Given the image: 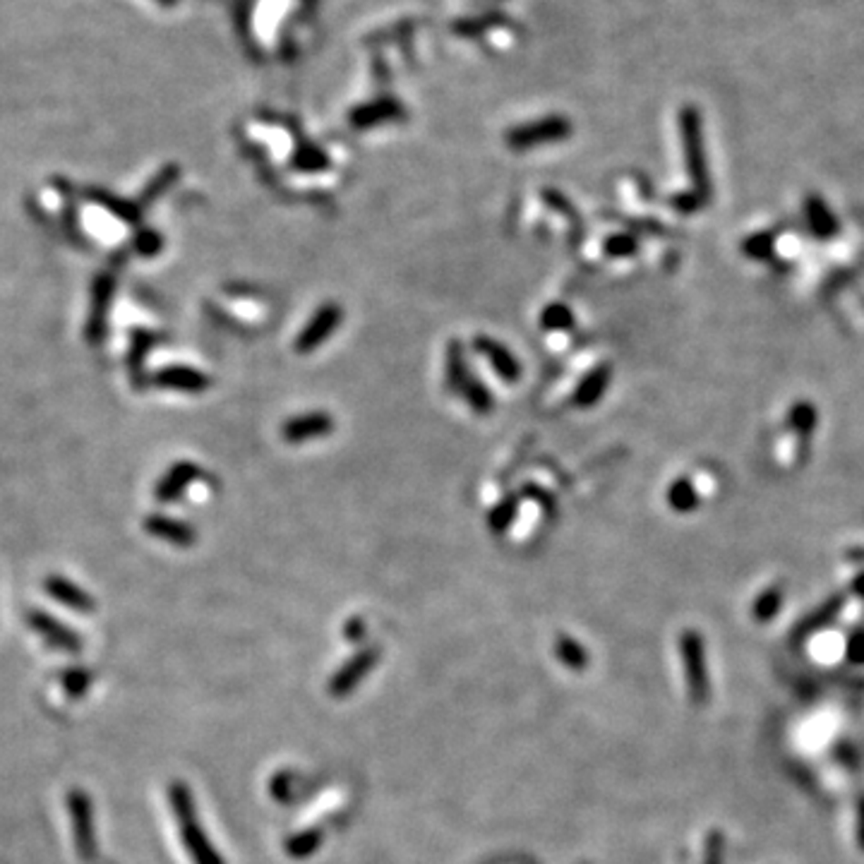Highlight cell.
<instances>
[{
	"label": "cell",
	"instance_id": "8992f818",
	"mask_svg": "<svg viewBox=\"0 0 864 864\" xmlns=\"http://www.w3.org/2000/svg\"><path fill=\"white\" fill-rule=\"evenodd\" d=\"M569 135V123L564 118H545L538 123H528V126L514 127L509 132V147L512 149H531V147L548 145V142H557Z\"/></svg>",
	"mask_w": 864,
	"mask_h": 864
},
{
	"label": "cell",
	"instance_id": "7402d4cb",
	"mask_svg": "<svg viewBox=\"0 0 864 864\" xmlns=\"http://www.w3.org/2000/svg\"><path fill=\"white\" fill-rule=\"evenodd\" d=\"M60 682L66 686V692L70 699H82L86 692H89V686L94 682V675L86 670V667H67L60 675Z\"/></svg>",
	"mask_w": 864,
	"mask_h": 864
},
{
	"label": "cell",
	"instance_id": "f1b7e54d",
	"mask_svg": "<svg viewBox=\"0 0 864 864\" xmlns=\"http://www.w3.org/2000/svg\"><path fill=\"white\" fill-rule=\"evenodd\" d=\"M137 248H139V252H145V255H157L158 248H161V238H158L154 231L139 233Z\"/></svg>",
	"mask_w": 864,
	"mask_h": 864
},
{
	"label": "cell",
	"instance_id": "30bf717a",
	"mask_svg": "<svg viewBox=\"0 0 864 864\" xmlns=\"http://www.w3.org/2000/svg\"><path fill=\"white\" fill-rule=\"evenodd\" d=\"M44 588H46V594L51 595L53 601L63 603V605L70 607V610H77V613H94V607H97L94 598L86 594L85 588H79L77 584L63 579L58 574L48 576L44 581Z\"/></svg>",
	"mask_w": 864,
	"mask_h": 864
},
{
	"label": "cell",
	"instance_id": "4fadbf2b",
	"mask_svg": "<svg viewBox=\"0 0 864 864\" xmlns=\"http://www.w3.org/2000/svg\"><path fill=\"white\" fill-rule=\"evenodd\" d=\"M199 475V469L195 463L190 462H180L176 463L168 473L161 478V483L157 485V497L158 502H176L180 495H183L188 485H190L195 478Z\"/></svg>",
	"mask_w": 864,
	"mask_h": 864
},
{
	"label": "cell",
	"instance_id": "2e32d148",
	"mask_svg": "<svg viewBox=\"0 0 864 864\" xmlns=\"http://www.w3.org/2000/svg\"><path fill=\"white\" fill-rule=\"evenodd\" d=\"M473 380L471 375L469 363H466V353L459 341H452L447 349V384L454 394L462 396L463 387Z\"/></svg>",
	"mask_w": 864,
	"mask_h": 864
},
{
	"label": "cell",
	"instance_id": "83f0119b",
	"mask_svg": "<svg viewBox=\"0 0 864 864\" xmlns=\"http://www.w3.org/2000/svg\"><path fill=\"white\" fill-rule=\"evenodd\" d=\"M778 603H780V594H778V591H766V594L761 595V601L757 603V615H759L761 620H766V617H771V615L776 613V607H778Z\"/></svg>",
	"mask_w": 864,
	"mask_h": 864
},
{
	"label": "cell",
	"instance_id": "603a6c76",
	"mask_svg": "<svg viewBox=\"0 0 864 864\" xmlns=\"http://www.w3.org/2000/svg\"><path fill=\"white\" fill-rule=\"evenodd\" d=\"M541 324L543 330L548 331H567L574 327V312L569 310L564 303H550L541 312Z\"/></svg>",
	"mask_w": 864,
	"mask_h": 864
},
{
	"label": "cell",
	"instance_id": "52a82bcc",
	"mask_svg": "<svg viewBox=\"0 0 864 864\" xmlns=\"http://www.w3.org/2000/svg\"><path fill=\"white\" fill-rule=\"evenodd\" d=\"M380 660V654H377L375 646L363 648V651H358L349 663H343L339 667V673L331 677L330 682V694L331 696H346L356 689L361 682L368 677V673L375 667V663Z\"/></svg>",
	"mask_w": 864,
	"mask_h": 864
},
{
	"label": "cell",
	"instance_id": "d4e9b609",
	"mask_svg": "<svg viewBox=\"0 0 864 864\" xmlns=\"http://www.w3.org/2000/svg\"><path fill=\"white\" fill-rule=\"evenodd\" d=\"M516 507H519V504H516L514 497H504V500H502L500 504L490 512V528H493L495 534L507 531L509 523L514 522Z\"/></svg>",
	"mask_w": 864,
	"mask_h": 864
},
{
	"label": "cell",
	"instance_id": "484cf974",
	"mask_svg": "<svg viewBox=\"0 0 864 864\" xmlns=\"http://www.w3.org/2000/svg\"><path fill=\"white\" fill-rule=\"evenodd\" d=\"M773 243H776L773 233H757L749 240H745V252L754 259H766L773 255Z\"/></svg>",
	"mask_w": 864,
	"mask_h": 864
},
{
	"label": "cell",
	"instance_id": "ffe728a7",
	"mask_svg": "<svg viewBox=\"0 0 864 864\" xmlns=\"http://www.w3.org/2000/svg\"><path fill=\"white\" fill-rule=\"evenodd\" d=\"M667 504L675 509V512H692L696 504H699V495H696V490L686 478H680V481H675L670 488H667Z\"/></svg>",
	"mask_w": 864,
	"mask_h": 864
},
{
	"label": "cell",
	"instance_id": "5bb4252c",
	"mask_svg": "<svg viewBox=\"0 0 864 864\" xmlns=\"http://www.w3.org/2000/svg\"><path fill=\"white\" fill-rule=\"evenodd\" d=\"M610 377H613V370L610 365H598L588 372L584 380L579 382L574 391V403L579 409H591L595 403L601 402L603 394L607 391V384H610Z\"/></svg>",
	"mask_w": 864,
	"mask_h": 864
},
{
	"label": "cell",
	"instance_id": "f546056e",
	"mask_svg": "<svg viewBox=\"0 0 864 864\" xmlns=\"http://www.w3.org/2000/svg\"><path fill=\"white\" fill-rule=\"evenodd\" d=\"M673 205L677 207V209L680 211H685V214H689V211H694V209H699L701 207V198L699 195H696V192H685V195H677V198H673Z\"/></svg>",
	"mask_w": 864,
	"mask_h": 864
},
{
	"label": "cell",
	"instance_id": "8fae6325",
	"mask_svg": "<svg viewBox=\"0 0 864 864\" xmlns=\"http://www.w3.org/2000/svg\"><path fill=\"white\" fill-rule=\"evenodd\" d=\"M154 382H157V387H161V390H176L185 391V394H199V391H205L207 387H209L207 375H202V372L195 368H183V365L164 368L161 372H157Z\"/></svg>",
	"mask_w": 864,
	"mask_h": 864
},
{
	"label": "cell",
	"instance_id": "5b68a950",
	"mask_svg": "<svg viewBox=\"0 0 864 864\" xmlns=\"http://www.w3.org/2000/svg\"><path fill=\"white\" fill-rule=\"evenodd\" d=\"M26 622H29V627H32L34 632L39 634L41 639L46 641L48 646L58 648V651H66V654H79L82 646H85L77 632H73L67 625H63V622H58L56 617H51L46 610H29Z\"/></svg>",
	"mask_w": 864,
	"mask_h": 864
},
{
	"label": "cell",
	"instance_id": "44dd1931",
	"mask_svg": "<svg viewBox=\"0 0 864 864\" xmlns=\"http://www.w3.org/2000/svg\"><path fill=\"white\" fill-rule=\"evenodd\" d=\"M554 656H557L564 666L572 667V670H581V667H586L588 663L586 648L581 646L579 641L569 639V636H560V639H557V644H554Z\"/></svg>",
	"mask_w": 864,
	"mask_h": 864
},
{
	"label": "cell",
	"instance_id": "ac0fdd59",
	"mask_svg": "<svg viewBox=\"0 0 864 864\" xmlns=\"http://www.w3.org/2000/svg\"><path fill=\"white\" fill-rule=\"evenodd\" d=\"M322 845V831L320 828H305V831L296 833L293 839L286 840V852L293 859H305L315 855Z\"/></svg>",
	"mask_w": 864,
	"mask_h": 864
},
{
	"label": "cell",
	"instance_id": "4316f807",
	"mask_svg": "<svg viewBox=\"0 0 864 864\" xmlns=\"http://www.w3.org/2000/svg\"><path fill=\"white\" fill-rule=\"evenodd\" d=\"M636 252V240L632 236H613L605 240V255L610 258H627V255H634Z\"/></svg>",
	"mask_w": 864,
	"mask_h": 864
},
{
	"label": "cell",
	"instance_id": "d6986e66",
	"mask_svg": "<svg viewBox=\"0 0 864 864\" xmlns=\"http://www.w3.org/2000/svg\"><path fill=\"white\" fill-rule=\"evenodd\" d=\"M790 428L795 430L802 440V444H807L805 440H809L817 428V409H814L809 402H799L792 406L790 411Z\"/></svg>",
	"mask_w": 864,
	"mask_h": 864
},
{
	"label": "cell",
	"instance_id": "277c9868",
	"mask_svg": "<svg viewBox=\"0 0 864 864\" xmlns=\"http://www.w3.org/2000/svg\"><path fill=\"white\" fill-rule=\"evenodd\" d=\"M341 308L337 303H324L317 308L315 315L308 320V324L303 327V331L298 334L296 339V351L298 353H312L322 346L327 339L339 330V324H341Z\"/></svg>",
	"mask_w": 864,
	"mask_h": 864
},
{
	"label": "cell",
	"instance_id": "ba28073f",
	"mask_svg": "<svg viewBox=\"0 0 864 864\" xmlns=\"http://www.w3.org/2000/svg\"><path fill=\"white\" fill-rule=\"evenodd\" d=\"M334 430V418L322 411H310V413H300L293 416L281 425V437L290 444H303L317 440V437L330 435Z\"/></svg>",
	"mask_w": 864,
	"mask_h": 864
},
{
	"label": "cell",
	"instance_id": "3957f363",
	"mask_svg": "<svg viewBox=\"0 0 864 864\" xmlns=\"http://www.w3.org/2000/svg\"><path fill=\"white\" fill-rule=\"evenodd\" d=\"M67 814H70L75 850H77L79 859L86 864L94 862L99 855V845H97V828H94L92 799L85 790L73 788L67 792Z\"/></svg>",
	"mask_w": 864,
	"mask_h": 864
},
{
	"label": "cell",
	"instance_id": "6da1fadb",
	"mask_svg": "<svg viewBox=\"0 0 864 864\" xmlns=\"http://www.w3.org/2000/svg\"><path fill=\"white\" fill-rule=\"evenodd\" d=\"M168 805H171L173 817L178 821L180 839H183L185 850H188V855L192 858V862L224 864V858L214 850L211 840L207 839L202 821H199L198 817V809H195V798H192V792L188 790L185 783L173 780L171 786H168Z\"/></svg>",
	"mask_w": 864,
	"mask_h": 864
},
{
	"label": "cell",
	"instance_id": "e0dca14e",
	"mask_svg": "<svg viewBox=\"0 0 864 864\" xmlns=\"http://www.w3.org/2000/svg\"><path fill=\"white\" fill-rule=\"evenodd\" d=\"M682 648H685V660H686V670H689V682H692L694 692H704V673H701V644L696 639V634L686 632L685 641H682Z\"/></svg>",
	"mask_w": 864,
	"mask_h": 864
},
{
	"label": "cell",
	"instance_id": "cb8c5ba5",
	"mask_svg": "<svg viewBox=\"0 0 864 864\" xmlns=\"http://www.w3.org/2000/svg\"><path fill=\"white\" fill-rule=\"evenodd\" d=\"M462 396L466 399V403H469L471 409H473L475 413H481V416H485V413H490V411L495 409V402H493L490 390L481 382V380H475V377L469 384H466V387H463Z\"/></svg>",
	"mask_w": 864,
	"mask_h": 864
},
{
	"label": "cell",
	"instance_id": "7a4b0ae2",
	"mask_svg": "<svg viewBox=\"0 0 864 864\" xmlns=\"http://www.w3.org/2000/svg\"><path fill=\"white\" fill-rule=\"evenodd\" d=\"M682 126V145H685L686 171L692 178L694 192L699 195L701 202L711 192V180H708L706 157H704V137H701V118L696 108H685L680 118Z\"/></svg>",
	"mask_w": 864,
	"mask_h": 864
},
{
	"label": "cell",
	"instance_id": "4dcf8cb0",
	"mask_svg": "<svg viewBox=\"0 0 864 864\" xmlns=\"http://www.w3.org/2000/svg\"><path fill=\"white\" fill-rule=\"evenodd\" d=\"M343 632L349 634V639H351V641L365 639V625H363V622H361V620H351L349 625L343 627ZM346 634H343V636H346Z\"/></svg>",
	"mask_w": 864,
	"mask_h": 864
},
{
	"label": "cell",
	"instance_id": "9c48e42d",
	"mask_svg": "<svg viewBox=\"0 0 864 864\" xmlns=\"http://www.w3.org/2000/svg\"><path fill=\"white\" fill-rule=\"evenodd\" d=\"M473 343L475 351L488 358V363L493 365V370H495L504 382H516V380L522 377V363L516 361L514 353H512L504 343L495 341V339L490 337H475Z\"/></svg>",
	"mask_w": 864,
	"mask_h": 864
},
{
	"label": "cell",
	"instance_id": "9a60e30c",
	"mask_svg": "<svg viewBox=\"0 0 864 864\" xmlns=\"http://www.w3.org/2000/svg\"><path fill=\"white\" fill-rule=\"evenodd\" d=\"M805 217L807 224L812 229V233L817 238H833L839 233V221L831 214V209L826 207V202L817 195L812 198H807L805 202Z\"/></svg>",
	"mask_w": 864,
	"mask_h": 864
},
{
	"label": "cell",
	"instance_id": "7c38bea8",
	"mask_svg": "<svg viewBox=\"0 0 864 864\" xmlns=\"http://www.w3.org/2000/svg\"><path fill=\"white\" fill-rule=\"evenodd\" d=\"M145 528L147 534H152L154 538L164 543H171L176 548H190L192 543H195V531H192L188 523L178 522V519H171V516L164 514H152L145 519Z\"/></svg>",
	"mask_w": 864,
	"mask_h": 864
},
{
	"label": "cell",
	"instance_id": "1f68e13d",
	"mask_svg": "<svg viewBox=\"0 0 864 864\" xmlns=\"http://www.w3.org/2000/svg\"><path fill=\"white\" fill-rule=\"evenodd\" d=\"M161 3H166V5H171V3H176V0H161Z\"/></svg>",
	"mask_w": 864,
	"mask_h": 864
}]
</instances>
